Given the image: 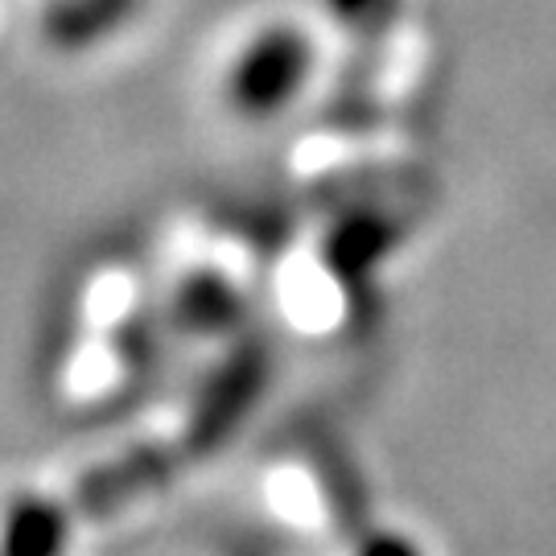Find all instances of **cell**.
<instances>
[{"instance_id":"obj_5","label":"cell","mask_w":556,"mask_h":556,"mask_svg":"<svg viewBox=\"0 0 556 556\" xmlns=\"http://www.w3.org/2000/svg\"><path fill=\"white\" fill-rule=\"evenodd\" d=\"M363 556H417L413 553V544H404V540H392V536H379L371 548Z\"/></svg>"},{"instance_id":"obj_3","label":"cell","mask_w":556,"mask_h":556,"mask_svg":"<svg viewBox=\"0 0 556 556\" xmlns=\"http://www.w3.org/2000/svg\"><path fill=\"white\" fill-rule=\"evenodd\" d=\"M132 0H54L46 9V38L62 50H83L128 17Z\"/></svg>"},{"instance_id":"obj_4","label":"cell","mask_w":556,"mask_h":556,"mask_svg":"<svg viewBox=\"0 0 556 556\" xmlns=\"http://www.w3.org/2000/svg\"><path fill=\"white\" fill-rule=\"evenodd\" d=\"M318 4L338 29L355 34V38H376L388 25H396L404 13V0H318Z\"/></svg>"},{"instance_id":"obj_1","label":"cell","mask_w":556,"mask_h":556,"mask_svg":"<svg viewBox=\"0 0 556 556\" xmlns=\"http://www.w3.org/2000/svg\"><path fill=\"white\" fill-rule=\"evenodd\" d=\"M318 41L301 21H264L236 46L223 66L219 96L243 124H273L309 91Z\"/></svg>"},{"instance_id":"obj_2","label":"cell","mask_w":556,"mask_h":556,"mask_svg":"<svg viewBox=\"0 0 556 556\" xmlns=\"http://www.w3.org/2000/svg\"><path fill=\"white\" fill-rule=\"evenodd\" d=\"M66 516L54 503L21 498L0 519V556H62Z\"/></svg>"}]
</instances>
